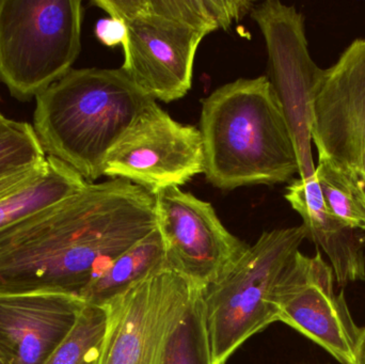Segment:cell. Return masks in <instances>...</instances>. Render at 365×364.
I'll return each mask as SVG.
<instances>
[{"mask_svg":"<svg viewBox=\"0 0 365 364\" xmlns=\"http://www.w3.org/2000/svg\"><path fill=\"white\" fill-rule=\"evenodd\" d=\"M156 229L155 196L123 179L74 196L0 236V293L76 295Z\"/></svg>","mask_w":365,"mask_h":364,"instance_id":"6da1fadb","label":"cell"},{"mask_svg":"<svg viewBox=\"0 0 365 364\" xmlns=\"http://www.w3.org/2000/svg\"><path fill=\"white\" fill-rule=\"evenodd\" d=\"M204 175L214 187L274 185L299 172L289 124L267 76L240 78L202 100Z\"/></svg>","mask_w":365,"mask_h":364,"instance_id":"7a4b0ae2","label":"cell"},{"mask_svg":"<svg viewBox=\"0 0 365 364\" xmlns=\"http://www.w3.org/2000/svg\"><path fill=\"white\" fill-rule=\"evenodd\" d=\"M32 128L43 151L88 183L139 115L156 102L121 68H73L36 98Z\"/></svg>","mask_w":365,"mask_h":364,"instance_id":"3957f363","label":"cell"},{"mask_svg":"<svg viewBox=\"0 0 365 364\" xmlns=\"http://www.w3.org/2000/svg\"><path fill=\"white\" fill-rule=\"evenodd\" d=\"M125 26L121 70L148 95L171 103L192 85L204 36L230 28L225 0H93Z\"/></svg>","mask_w":365,"mask_h":364,"instance_id":"277c9868","label":"cell"},{"mask_svg":"<svg viewBox=\"0 0 365 364\" xmlns=\"http://www.w3.org/2000/svg\"><path fill=\"white\" fill-rule=\"evenodd\" d=\"M307 239L304 227L262 233L216 284L202 291L212 364H225L253 336L279 322L276 293Z\"/></svg>","mask_w":365,"mask_h":364,"instance_id":"5b68a950","label":"cell"},{"mask_svg":"<svg viewBox=\"0 0 365 364\" xmlns=\"http://www.w3.org/2000/svg\"><path fill=\"white\" fill-rule=\"evenodd\" d=\"M81 0H0V83L28 103L73 70L81 51Z\"/></svg>","mask_w":365,"mask_h":364,"instance_id":"8992f818","label":"cell"},{"mask_svg":"<svg viewBox=\"0 0 365 364\" xmlns=\"http://www.w3.org/2000/svg\"><path fill=\"white\" fill-rule=\"evenodd\" d=\"M250 15L265 38L267 78L289 124L298 175L302 180L312 179V100L323 70L311 58L304 15L279 0L255 2Z\"/></svg>","mask_w":365,"mask_h":364,"instance_id":"52a82bcc","label":"cell"},{"mask_svg":"<svg viewBox=\"0 0 365 364\" xmlns=\"http://www.w3.org/2000/svg\"><path fill=\"white\" fill-rule=\"evenodd\" d=\"M155 196L156 228L162 236L169 271L205 290L242 258L249 246L229 232L210 202L180 187Z\"/></svg>","mask_w":365,"mask_h":364,"instance_id":"ba28073f","label":"cell"},{"mask_svg":"<svg viewBox=\"0 0 365 364\" xmlns=\"http://www.w3.org/2000/svg\"><path fill=\"white\" fill-rule=\"evenodd\" d=\"M204 172L201 132L180 123L154 102L111 150L104 175L123 179L152 194L180 187Z\"/></svg>","mask_w":365,"mask_h":364,"instance_id":"9c48e42d","label":"cell"},{"mask_svg":"<svg viewBox=\"0 0 365 364\" xmlns=\"http://www.w3.org/2000/svg\"><path fill=\"white\" fill-rule=\"evenodd\" d=\"M312 141L327 160L365 184V38L323 70L312 100Z\"/></svg>","mask_w":365,"mask_h":364,"instance_id":"30bf717a","label":"cell"},{"mask_svg":"<svg viewBox=\"0 0 365 364\" xmlns=\"http://www.w3.org/2000/svg\"><path fill=\"white\" fill-rule=\"evenodd\" d=\"M334 281L332 267L321 252L314 256L298 252L277 290L279 322L302 333L339 363L355 364L361 328L343 292L336 294Z\"/></svg>","mask_w":365,"mask_h":364,"instance_id":"8fae6325","label":"cell"},{"mask_svg":"<svg viewBox=\"0 0 365 364\" xmlns=\"http://www.w3.org/2000/svg\"><path fill=\"white\" fill-rule=\"evenodd\" d=\"M192 288L169 269L150 276L111 303L101 364H158Z\"/></svg>","mask_w":365,"mask_h":364,"instance_id":"7c38bea8","label":"cell"},{"mask_svg":"<svg viewBox=\"0 0 365 364\" xmlns=\"http://www.w3.org/2000/svg\"><path fill=\"white\" fill-rule=\"evenodd\" d=\"M86 303L53 292L0 293V357L6 364H44L70 335Z\"/></svg>","mask_w":365,"mask_h":364,"instance_id":"4fadbf2b","label":"cell"},{"mask_svg":"<svg viewBox=\"0 0 365 364\" xmlns=\"http://www.w3.org/2000/svg\"><path fill=\"white\" fill-rule=\"evenodd\" d=\"M285 200L302 216L307 239L325 252L339 286L365 280V239L328 209L317 180H293Z\"/></svg>","mask_w":365,"mask_h":364,"instance_id":"5bb4252c","label":"cell"},{"mask_svg":"<svg viewBox=\"0 0 365 364\" xmlns=\"http://www.w3.org/2000/svg\"><path fill=\"white\" fill-rule=\"evenodd\" d=\"M169 269L158 228L113 260L81 293L87 305L109 306L139 282Z\"/></svg>","mask_w":365,"mask_h":364,"instance_id":"9a60e30c","label":"cell"},{"mask_svg":"<svg viewBox=\"0 0 365 364\" xmlns=\"http://www.w3.org/2000/svg\"><path fill=\"white\" fill-rule=\"evenodd\" d=\"M87 184L74 169L47 156L46 171L38 179L0 199V236L21 220L74 196Z\"/></svg>","mask_w":365,"mask_h":364,"instance_id":"2e32d148","label":"cell"},{"mask_svg":"<svg viewBox=\"0 0 365 364\" xmlns=\"http://www.w3.org/2000/svg\"><path fill=\"white\" fill-rule=\"evenodd\" d=\"M111 312V305L86 303L70 335L44 364H101Z\"/></svg>","mask_w":365,"mask_h":364,"instance_id":"e0dca14e","label":"cell"},{"mask_svg":"<svg viewBox=\"0 0 365 364\" xmlns=\"http://www.w3.org/2000/svg\"><path fill=\"white\" fill-rule=\"evenodd\" d=\"M158 364H212L201 290L192 288L186 310L169 335Z\"/></svg>","mask_w":365,"mask_h":364,"instance_id":"ac0fdd59","label":"cell"},{"mask_svg":"<svg viewBox=\"0 0 365 364\" xmlns=\"http://www.w3.org/2000/svg\"><path fill=\"white\" fill-rule=\"evenodd\" d=\"M315 179L328 209L347 226L365 232L364 182L327 160H319Z\"/></svg>","mask_w":365,"mask_h":364,"instance_id":"d6986e66","label":"cell"},{"mask_svg":"<svg viewBox=\"0 0 365 364\" xmlns=\"http://www.w3.org/2000/svg\"><path fill=\"white\" fill-rule=\"evenodd\" d=\"M31 124L0 117V177L46 160Z\"/></svg>","mask_w":365,"mask_h":364,"instance_id":"ffe728a7","label":"cell"},{"mask_svg":"<svg viewBox=\"0 0 365 364\" xmlns=\"http://www.w3.org/2000/svg\"><path fill=\"white\" fill-rule=\"evenodd\" d=\"M47 169V158L42 164L30 168L21 169L0 177V199L10 196L13 192L29 185L41 177Z\"/></svg>","mask_w":365,"mask_h":364,"instance_id":"44dd1931","label":"cell"},{"mask_svg":"<svg viewBox=\"0 0 365 364\" xmlns=\"http://www.w3.org/2000/svg\"><path fill=\"white\" fill-rule=\"evenodd\" d=\"M96 36L106 46L122 45L125 41V26L121 21L113 17L100 19L96 23Z\"/></svg>","mask_w":365,"mask_h":364,"instance_id":"7402d4cb","label":"cell"},{"mask_svg":"<svg viewBox=\"0 0 365 364\" xmlns=\"http://www.w3.org/2000/svg\"><path fill=\"white\" fill-rule=\"evenodd\" d=\"M355 364H365V327L361 328L357 350H356Z\"/></svg>","mask_w":365,"mask_h":364,"instance_id":"603a6c76","label":"cell"},{"mask_svg":"<svg viewBox=\"0 0 365 364\" xmlns=\"http://www.w3.org/2000/svg\"><path fill=\"white\" fill-rule=\"evenodd\" d=\"M0 364H6L4 360H2L1 357H0Z\"/></svg>","mask_w":365,"mask_h":364,"instance_id":"cb8c5ba5","label":"cell"},{"mask_svg":"<svg viewBox=\"0 0 365 364\" xmlns=\"http://www.w3.org/2000/svg\"><path fill=\"white\" fill-rule=\"evenodd\" d=\"M1 115H2V113H1V109H0V117H1Z\"/></svg>","mask_w":365,"mask_h":364,"instance_id":"d4e9b609","label":"cell"}]
</instances>
